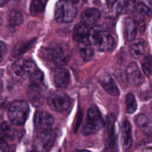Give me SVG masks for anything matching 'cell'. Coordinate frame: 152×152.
<instances>
[{
	"mask_svg": "<svg viewBox=\"0 0 152 152\" xmlns=\"http://www.w3.org/2000/svg\"><path fill=\"white\" fill-rule=\"evenodd\" d=\"M8 21L10 25L12 26H18L23 22V16L18 10H12L9 13Z\"/></svg>",
	"mask_w": 152,
	"mask_h": 152,
	"instance_id": "24",
	"label": "cell"
},
{
	"mask_svg": "<svg viewBox=\"0 0 152 152\" xmlns=\"http://www.w3.org/2000/svg\"><path fill=\"white\" fill-rule=\"evenodd\" d=\"M101 86L104 88V90L109 94L110 95L114 96H117L119 95V89L117 84L115 83L112 77L108 74H105L102 76L99 80Z\"/></svg>",
	"mask_w": 152,
	"mask_h": 152,
	"instance_id": "14",
	"label": "cell"
},
{
	"mask_svg": "<svg viewBox=\"0 0 152 152\" xmlns=\"http://www.w3.org/2000/svg\"><path fill=\"white\" fill-rule=\"evenodd\" d=\"M125 34L128 41L132 42L137 35V24L132 18H127L125 20Z\"/></svg>",
	"mask_w": 152,
	"mask_h": 152,
	"instance_id": "19",
	"label": "cell"
},
{
	"mask_svg": "<svg viewBox=\"0 0 152 152\" xmlns=\"http://www.w3.org/2000/svg\"><path fill=\"white\" fill-rule=\"evenodd\" d=\"M79 45V50L82 58L85 61H89L94 55V50L92 44L88 38L80 41Z\"/></svg>",
	"mask_w": 152,
	"mask_h": 152,
	"instance_id": "17",
	"label": "cell"
},
{
	"mask_svg": "<svg viewBox=\"0 0 152 152\" xmlns=\"http://www.w3.org/2000/svg\"><path fill=\"white\" fill-rule=\"evenodd\" d=\"M7 48L6 45L3 42L0 41V62H2V60L4 59V57L7 53Z\"/></svg>",
	"mask_w": 152,
	"mask_h": 152,
	"instance_id": "29",
	"label": "cell"
},
{
	"mask_svg": "<svg viewBox=\"0 0 152 152\" xmlns=\"http://www.w3.org/2000/svg\"><path fill=\"white\" fill-rule=\"evenodd\" d=\"M121 134L122 146L123 149L129 150L132 147L133 139H132V126L128 120L123 122Z\"/></svg>",
	"mask_w": 152,
	"mask_h": 152,
	"instance_id": "13",
	"label": "cell"
},
{
	"mask_svg": "<svg viewBox=\"0 0 152 152\" xmlns=\"http://www.w3.org/2000/svg\"><path fill=\"white\" fill-rule=\"evenodd\" d=\"M43 56L48 62L57 67L67 65L70 59L68 49L63 45H56L48 48L44 51Z\"/></svg>",
	"mask_w": 152,
	"mask_h": 152,
	"instance_id": "2",
	"label": "cell"
},
{
	"mask_svg": "<svg viewBox=\"0 0 152 152\" xmlns=\"http://www.w3.org/2000/svg\"><path fill=\"white\" fill-rule=\"evenodd\" d=\"M103 123L102 115L97 107L91 106L88 111L82 133L84 135L94 134L102 129Z\"/></svg>",
	"mask_w": 152,
	"mask_h": 152,
	"instance_id": "4",
	"label": "cell"
},
{
	"mask_svg": "<svg viewBox=\"0 0 152 152\" xmlns=\"http://www.w3.org/2000/svg\"><path fill=\"white\" fill-rule=\"evenodd\" d=\"M29 111V106L25 101H15L9 107L7 115L13 125L22 126L27 120Z\"/></svg>",
	"mask_w": 152,
	"mask_h": 152,
	"instance_id": "3",
	"label": "cell"
},
{
	"mask_svg": "<svg viewBox=\"0 0 152 152\" xmlns=\"http://www.w3.org/2000/svg\"><path fill=\"white\" fill-rule=\"evenodd\" d=\"M136 123L140 130L146 135H152V122L144 114H140L137 116Z\"/></svg>",
	"mask_w": 152,
	"mask_h": 152,
	"instance_id": "18",
	"label": "cell"
},
{
	"mask_svg": "<svg viewBox=\"0 0 152 152\" xmlns=\"http://www.w3.org/2000/svg\"><path fill=\"white\" fill-rule=\"evenodd\" d=\"M126 111L129 114H133L135 111H136L137 108V101L135 99L134 94L132 93H129L126 95Z\"/></svg>",
	"mask_w": 152,
	"mask_h": 152,
	"instance_id": "25",
	"label": "cell"
},
{
	"mask_svg": "<svg viewBox=\"0 0 152 152\" xmlns=\"http://www.w3.org/2000/svg\"><path fill=\"white\" fill-rule=\"evenodd\" d=\"M134 6V0H123L119 4L117 9L120 13H128L131 11Z\"/></svg>",
	"mask_w": 152,
	"mask_h": 152,
	"instance_id": "27",
	"label": "cell"
},
{
	"mask_svg": "<svg viewBox=\"0 0 152 152\" xmlns=\"http://www.w3.org/2000/svg\"><path fill=\"white\" fill-rule=\"evenodd\" d=\"M101 13L96 8H89L85 10L81 15V19L83 23L88 26H91L96 24L100 19Z\"/></svg>",
	"mask_w": 152,
	"mask_h": 152,
	"instance_id": "15",
	"label": "cell"
},
{
	"mask_svg": "<svg viewBox=\"0 0 152 152\" xmlns=\"http://www.w3.org/2000/svg\"><path fill=\"white\" fill-rule=\"evenodd\" d=\"M2 22H3L2 19H1V16H0V25H1V24H2Z\"/></svg>",
	"mask_w": 152,
	"mask_h": 152,
	"instance_id": "33",
	"label": "cell"
},
{
	"mask_svg": "<svg viewBox=\"0 0 152 152\" xmlns=\"http://www.w3.org/2000/svg\"><path fill=\"white\" fill-rule=\"evenodd\" d=\"M126 76L129 83L133 86H139L143 83L144 78L141 74L138 65L132 62L126 68Z\"/></svg>",
	"mask_w": 152,
	"mask_h": 152,
	"instance_id": "12",
	"label": "cell"
},
{
	"mask_svg": "<svg viewBox=\"0 0 152 152\" xmlns=\"http://www.w3.org/2000/svg\"><path fill=\"white\" fill-rule=\"evenodd\" d=\"M91 31L89 30L88 26L83 22H80L76 25L73 32V39L75 42H80L82 40L88 38L90 35Z\"/></svg>",
	"mask_w": 152,
	"mask_h": 152,
	"instance_id": "16",
	"label": "cell"
},
{
	"mask_svg": "<svg viewBox=\"0 0 152 152\" xmlns=\"http://www.w3.org/2000/svg\"><path fill=\"white\" fill-rule=\"evenodd\" d=\"M11 69L12 72L16 77L22 79L30 77L38 68L32 60L20 59L13 63Z\"/></svg>",
	"mask_w": 152,
	"mask_h": 152,
	"instance_id": "8",
	"label": "cell"
},
{
	"mask_svg": "<svg viewBox=\"0 0 152 152\" xmlns=\"http://www.w3.org/2000/svg\"><path fill=\"white\" fill-rule=\"evenodd\" d=\"M137 11L139 14L142 15V16H150L151 15V10H150L149 7L145 4L142 3H139L136 6Z\"/></svg>",
	"mask_w": 152,
	"mask_h": 152,
	"instance_id": "28",
	"label": "cell"
},
{
	"mask_svg": "<svg viewBox=\"0 0 152 152\" xmlns=\"http://www.w3.org/2000/svg\"><path fill=\"white\" fill-rule=\"evenodd\" d=\"M92 45L100 51L112 50L115 45L114 39L108 32L105 31H92L88 37Z\"/></svg>",
	"mask_w": 152,
	"mask_h": 152,
	"instance_id": "6",
	"label": "cell"
},
{
	"mask_svg": "<svg viewBox=\"0 0 152 152\" xmlns=\"http://www.w3.org/2000/svg\"><path fill=\"white\" fill-rule=\"evenodd\" d=\"M106 1H108V4H114V2H116V1H117V0H106Z\"/></svg>",
	"mask_w": 152,
	"mask_h": 152,
	"instance_id": "31",
	"label": "cell"
},
{
	"mask_svg": "<svg viewBox=\"0 0 152 152\" xmlns=\"http://www.w3.org/2000/svg\"><path fill=\"white\" fill-rule=\"evenodd\" d=\"M56 140V134L51 130H44L34 139V148L37 151H47L53 146Z\"/></svg>",
	"mask_w": 152,
	"mask_h": 152,
	"instance_id": "9",
	"label": "cell"
},
{
	"mask_svg": "<svg viewBox=\"0 0 152 152\" xmlns=\"http://www.w3.org/2000/svg\"><path fill=\"white\" fill-rule=\"evenodd\" d=\"M52 80L54 86L58 88H65L70 82V73L66 68L58 67L52 73Z\"/></svg>",
	"mask_w": 152,
	"mask_h": 152,
	"instance_id": "11",
	"label": "cell"
},
{
	"mask_svg": "<svg viewBox=\"0 0 152 152\" xmlns=\"http://www.w3.org/2000/svg\"><path fill=\"white\" fill-rule=\"evenodd\" d=\"M142 69L144 74L149 77L152 74V56L148 55L143 59L142 62Z\"/></svg>",
	"mask_w": 152,
	"mask_h": 152,
	"instance_id": "26",
	"label": "cell"
},
{
	"mask_svg": "<svg viewBox=\"0 0 152 152\" xmlns=\"http://www.w3.org/2000/svg\"><path fill=\"white\" fill-rule=\"evenodd\" d=\"M43 80H44L43 73L37 69L35 72L30 76V87L34 91L40 88L42 85L43 84Z\"/></svg>",
	"mask_w": 152,
	"mask_h": 152,
	"instance_id": "21",
	"label": "cell"
},
{
	"mask_svg": "<svg viewBox=\"0 0 152 152\" xmlns=\"http://www.w3.org/2000/svg\"><path fill=\"white\" fill-rule=\"evenodd\" d=\"M145 45L143 42L135 43L130 48L131 54L134 58H136V59L143 56L145 53Z\"/></svg>",
	"mask_w": 152,
	"mask_h": 152,
	"instance_id": "23",
	"label": "cell"
},
{
	"mask_svg": "<svg viewBox=\"0 0 152 152\" xmlns=\"http://www.w3.org/2000/svg\"><path fill=\"white\" fill-rule=\"evenodd\" d=\"M77 10L74 3L70 0H60L55 7L54 16L58 22L68 23L75 19Z\"/></svg>",
	"mask_w": 152,
	"mask_h": 152,
	"instance_id": "5",
	"label": "cell"
},
{
	"mask_svg": "<svg viewBox=\"0 0 152 152\" xmlns=\"http://www.w3.org/2000/svg\"><path fill=\"white\" fill-rule=\"evenodd\" d=\"M20 133L8 123H3L0 126V148L10 151L15 149V145L19 140Z\"/></svg>",
	"mask_w": 152,
	"mask_h": 152,
	"instance_id": "1",
	"label": "cell"
},
{
	"mask_svg": "<svg viewBox=\"0 0 152 152\" xmlns=\"http://www.w3.org/2000/svg\"><path fill=\"white\" fill-rule=\"evenodd\" d=\"M2 89H3V85L2 83H1V82L0 81V94H1V92L2 91Z\"/></svg>",
	"mask_w": 152,
	"mask_h": 152,
	"instance_id": "32",
	"label": "cell"
},
{
	"mask_svg": "<svg viewBox=\"0 0 152 152\" xmlns=\"http://www.w3.org/2000/svg\"><path fill=\"white\" fill-rule=\"evenodd\" d=\"M9 0H0V6H3Z\"/></svg>",
	"mask_w": 152,
	"mask_h": 152,
	"instance_id": "30",
	"label": "cell"
},
{
	"mask_svg": "<svg viewBox=\"0 0 152 152\" xmlns=\"http://www.w3.org/2000/svg\"><path fill=\"white\" fill-rule=\"evenodd\" d=\"M36 42V39H34L30 41L22 42L19 44L16 45L13 50V55L16 57H19L25 53L27 50L31 49Z\"/></svg>",
	"mask_w": 152,
	"mask_h": 152,
	"instance_id": "20",
	"label": "cell"
},
{
	"mask_svg": "<svg viewBox=\"0 0 152 152\" xmlns=\"http://www.w3.org/2000/svg\"><path fill=\"white\" fill-rule=\"evenodd\" d=\"M151 32H152V31H151Z\"/></svg>",
	"mask_w": 152,
	"mask_h": 152,
	"instance_id": "34",
	"label": "cell"
},
{
	"mask_svg": "<svg viewBox=\"0 0 152 152\" xmlns=\"http://www.w3.org/2000/svg\"><path fill=\"white\" fill-rule=\"evenodd\" d=\"M47 0H31L30 4V13L31 16H37L42 13L45 7Z\"/></svg>",
	"mask_w": 152,
	"mask_h": 152,
	"instance_id": "22",
	"label": "cell"
},
{
	"mask_svg": "<svg viewBox=\"0 0 152 152\" xmlns=\"http://www.w3.org/2000/svg\"><path fill=\"white\" fill-rule=\"evenodd\" d=\"M34 126L39 130H48L53 126L54 119L53 116L48 112L44 111H39L34 115Z\"/></svg>",
	"mask_w": 152,
	"mask_h": 152,
	"instance_id": "10",
	"label": "cell"
},
{
	"mask_svg": "<svg viewBox=\"0 0 152 152\" xmlns=\"http://www.w3.org/2000/svg\"><path fill=\"white\" fill-rule=\"evenodd\" d=\"M49 107L56 112L63 113L71 106L70 98L62 92H55L50 94L48 99Z\"/></svg>",
	"mask_w": 152,
	"mask_h": 152,
	"instance_id": "7",
	"label": "cell"
}]
</instances>
